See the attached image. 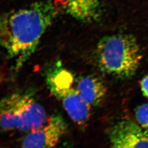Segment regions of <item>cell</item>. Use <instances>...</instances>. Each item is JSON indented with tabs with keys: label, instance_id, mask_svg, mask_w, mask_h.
Returning a JSON list of instances; mask_svg holds the SVG:
<instances>
[{
	"label": "cell",
	"instance_id": "cell-3",
	"mask_svg": "<svg viewBox=\"0 0 148 148\" xmlns=\"http://www.w3.org/2000/svg\"><path fill=\"white\" fill-rule=\"evenodd\" d=\"M0 114L1 127L5 132L31 131L48 121L45 109L27 92H14L1 99Z\"/></svg>",
	"mask_w": 148,
	"mask_h": 148
},
{
	"label": "cell",
	"instance_id": "cell-9",
	"mask_svg": "<svg viewBox=\"0 0 148 148\" xmlns=\"http://www.w3.org/2000/svg\"><path fill=\"white\" fill-rule=\"evenodd\" d=\"M136 120L141 127L148 130V103L139 106L136 108Z\"/></svg>",
	"mask_w": 148,
	"mask_h": 148
},
{
	"label": "cell",
	"instance_id": "cell-10",
	"mask_svg": "<svg viewBox=\"0 0 148 148\" xmlns=\"http://www.w3.org/2000/svg\"><path fill=\"white\" fill-rule=\"evenodd\" d=\"M140 84L143 95L148 98V75L142 79Z\"/></svg>",
	"mask_w": 148,
	"mask_h": 148
},
{
	"label": "cell",
	"instance_id": "cell-6",
	"mask_svg": "<svg viewBox=\"0 0 148 148\" xmlns=\"http://www.w3.org/2000/svg\"><path fill=\"white\" fill-rule=\"evenodd\" d=\"M108 137L114 148H148V130L133 121L124 120L112 126Z\"/></svg>",
	"mask_w": 148,
	"mask_h": 148
},
{
	"label": "cell",
	"instance_id": "cell-2",
	"mask_svg": "<svg viewBox=\"0 0 148 148\" xmlns=\"http://www.w3.org/2000/svg\"><path fill=\"white\" fill-rule=\"evenodd\" d=\"M96 56L101 70L119 79H127L134 76L143 58L137 39L130 34H117L102 38L97 44Z\"/></svg>",
	"mask_w": 148,
	"mask_h": 148
},
{
	"label": "cell",
	"instance_id": "cell-5",
	"mask_svg": "<svg viewBox=\"0 0 148 148\" xmlns=\"http://www.w3.org/2000/svg\"><path fill=\"white\" fill-rule=\"evenodd\" d=\"M46 124L30 131L21 143L23 148H53L66 132L67 125L60 114H53Z\"/></svg>",
	"mask_w": 148,
	"mask_h": 148
},
{
	"label": "cell",
	"instance_id": "cell-8",
	"mask_svg": "<svg viewBox=\"0 0 148 148\" xmlns=\"http://www.w3.org/2000/svg\"><path fill=\"white\" fill-rule=\"evenodd\" d=\"M67 13L84 23L96 21L100 16V0H67Z\"/></svg>",
	"mask_w": 148,
	"mask_h": 148
},
{
	"label": "cell",
	"instance_id": "cell-4",
	"mask_svg": "<svg viewBox=\"0 0 148 148\" xmlns=\"http://www.w3.org/2000/svg\"><path fill=\"white\" fill-rule=\"evenodd\" d=\"M73 76L61 67L52 69L48 74L47 83L50 92L62 102L68 115L80 126L89 120L91 105L82 97L77 89L73 88Z\"/></svg>",
	"mask_w": 148,
	"mask_h": 148
},
{
	"label": "cell",
	"instance_id": "cell-7",
	"mask_svg": "<svg viewBox=\"0 0 148 148\" xmlns=\"http://www.w3.org/2000/svg\"><path fill=\"white\" fill-rule=\"evenodd\" d=\"M77 89L82 97L92 106L102 103L107 92L106 86L99 77L82 76L76 79Z\"/></svg>",
	"mask_w": 148,
	"mask_h": 148
},
{
	"label": "cell",
	"instance_id": "cell-1",
	"mask_svg": "<svg viewBox=\"0 0 148 148\" xmlns=\"http://www.w3.org/2000/svg\"><path fill=\"white\" fill-rule=\"evenodd\" d=\"M58 14L50 0L36 1L4 13L0 22V42L19 69L32 55Z\"/></svg>",
	"mask_w": 148,
	"mask_h": 148
}]
</instances>
